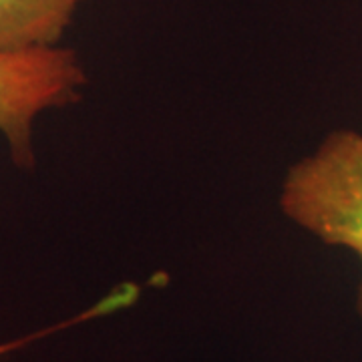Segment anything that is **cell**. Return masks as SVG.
<instances>
[{"label": "cell", "instance_id": "6da1fadb", "mask_svg": "<svg viewBox=\"0 0 362 362\" xmlns=\"http://www.w3.org/2000/svg\"><path fill=\"white\" fill-rule=\"evenodd\" d=\"M280 207L322 244L344 247L362 266V135L334 131L288 169ZM362 316V280L356 294Z\"/></svg>", "mask_w": 362, "mask_h": 362}, {"label": "cell", "instance_id": "7a4b0ae2", "mask_svg": "<svg viewBox=\"0 0 362 362\" xmlns=\"http://www.w3.org/2000/svg\"><path fill=\"white\" fill-rule=\"evenodd\" d=\"M87 83L77 52L63 47L0 52V133L21 168H33V125L49 109L66 107Z\"/></svg>", "mask_w": 362, "mask_h": 362}, {"label": "cell", "instance_id": "3957f363", "mask_svg": "<svg viewBox=\"0 0 362 362\" xmlns=\"http://www.w3.org/2000/svg\"><path fill=\"white\" fill-rule=\"evenodd\" d=\"M85 0H0V52L59 47Z\"/></svg>", "mask_w": 362, "mask_h": 362}, {"label": "cell", "instance_id": "277c9868", "mask_svg": "<svg viewBox=\"0 0 362 362\" xmlns=\"http://www.w3.org/2000/svg\"><path fill=\"white\" fill-rule=\"evenodd\" d=\"M26 340H18V342H11V344H0V356L2 354H6L8 350L16 349V346H21V344H25Z\"/></svg>", "mask_w": 362, "mask_h": 362}]
</instances>
